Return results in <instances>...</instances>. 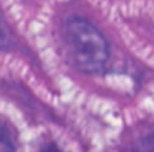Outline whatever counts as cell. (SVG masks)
Instances as JSON below:
<instances>
[{
	"instance_id": "5b68a950",
	"label": "cell",
	"mask_w": 154,
	"mask_h": 152,
	"mask_svg": "<svg viewBox=\"0 0 154 152\" xmlns=\"http://www.w3.org/2000/svg\"><path fill=\"white\" fill-rule=\"evenodd\" d=\"M39 152H61V151L58 149L57 145H54V143H47Z\"/></svg>"
},
{
	"instance_id": "7a4b0ae2",
	"label": "cell",
	"mask_w": 154,
	"mask_h": 152,
	"mask_svg": "<svg viewBox=\"0 0 154 152\" xmlns=\"http://www.w3.org/2000/svg\"><path fill=\"white\" fill-rule=\"evenodd\" d=\"M0 152H15L11 131L2 121H0Z\"/></svg>"
},
{
	"instance_id": "6da1fadb",
	"label": "cell",
	"mask_w": 154,
	"mask_h": 152,
	"mask_svg": "<svg viewBox=\"0 0 154 152\" xmlns=\"http://www.w3.org/2000/svg\"><path fill=\"white\" fill-rule=\"evenodd\" d=\"M63 40L73 64L87 73L103 70L109 45L100 30L82 16H70L63 24Z\"/></svg>"
},
{
	"instance_id": "277c9868",
	"label": "cell",
	"mask_w": 154,
	"mask_h": 152,
	"mask_svg": "<svg viewBox=\"0 0 154 152\" xmlns=\"http://www.w3.org/2000/svg\"><path fill=\"white\" fill-rule=\"evenodd\" d=\"M11 43V37H9V31H8V27L0 15V51L8 48Z\"/></svg>"
},
{
	"instance_id": "3957f363",
	"label": "cell",
	"mask_w": 154,
	"mask_h": 152,
	"mask_svg": "<svg viewBox=\"0 0 154 152\" xmlns=\"http://www.w3.org/2000/svg\"><path fill=\"white\" fill-rule=\"evenodd\" d=\"M132 152H154V134L142 136L135 143Z\"/></svg>"
}]
</instances>
